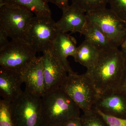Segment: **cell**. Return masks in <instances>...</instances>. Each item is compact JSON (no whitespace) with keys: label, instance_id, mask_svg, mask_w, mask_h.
<instances>
[{"label":"cell","instance_id":"1","mask_svg":"<svg viewBox=\"0 0 126 126\" xmlns=\"http://www.w3.org/2000/svg\"><path fill=\"white\" fill-rule=\"evenodd\" d=\"M126 69L121 50L114 47L99 51L96 63L85 74L101 94L119 88Z\"/></svg>","mask_w":126,"mask_h":126},{"label":"cell","instance_id":"2","mask_svg":"<svg viewBox=\"0 0 126 126\" xmlns=\"http://www.w3.org/2000/svg\"><path fill=\"white\" fill-rule=\"evenodd\" d=\"M41 99L42 126H61L80 117L79 107L60 88L45 93Z\"/></svg>","mask_w":126,"mask_h":126},{"label":"cell","instance_id":"3","mask_svg":"<svg viewBox=\"0 0 126 126\" xmlns=\"http://www.w3.org/2000/svg\"><path fill=\"white\" fill-rule=\"evenodd\" d=\"M60 88L78 106L84 113L93 109L99 94L86 74H68Z\"/></svg>","mask_w":126,"mask_h":126},{"label":"cell","instance_id":"4","mask_svg":"<svg viewBox=\"0 0 126 126\" xmlns=\"http://www.w3.org/2000/svg\"><path fill=\"white\" fill-rule=\"evenodd\" d=\"M41 97L26 90L11 103L14 126H41Z\"/></svg>","mask_w":126,"mask_h":126},{"label":"cell","instance_id":"5","mask_svg":"<svg viewBox=\"0 0 126 126\" xmlns=\"http://www.w3.org/2000/svg\"><path fill=\"white\" fill-rule=\"evenodd\" d=\"M33 17V13L26 9L3 5L0 6V30L12 39L25 41Z\"/></svg>","mask_w":126,"mask_h":126},{"label":"cell","instance_id":"6","mask_svg":"<svg viewBox=\"0 0 126 126\" xmlns=\"http://www.w3.org/2000/svg\"><path fill=\"white\" fill-rule=\"evenodd\" d=\"M36 53L25 41L12 39L0 50V68L20 74L36 58Z\"/></svg>","mask_w":126,"mask_h":126},{"label":"cell","instance_id":"7","mask_svg":"<svg viewBox=\"0 0 126 126\" xmlns=\"http://www.w3.org/2000/svg\"><path fill=\"white\" fill-rule=\"evenodd\" d=\"M59 32L51 16H35L32 20L25 41L36 53H44L50 49Z\"/></svg>","mask_w":126,"mask_h":126},{"label":"cell","instance_id":"8","mask_svg":"<svg viewBox=\"0 0 126 126\" xmlns=\"http://www.w3.org/2000/svg\"><path fill=\"white\" fill-rule=\"evenodd\" d=\"M91 22L99 27L114 47L121 46L126 38V22L111 9L104 8L86 13Z\"/></svg>","mask_w":126,"mask_h":126},{"label":"cell","instance_id":"9","mask_svg":"<svg viewBox=\"0 0 126 126\" xmlns=\"http://www.w3.org/2000/svg\"><path fill=\"white\" fill-rule=\"evenodd\" d=\"M43 53V71L47 93L60 88L67 77L68 72L50 49Z\"/></svg>","mask_w":126,"mask_h":126},{"label":"cell","instance_id":"10","mask_svg":"<svg viewBox=\"0 0 126 126\" xmlns=\"http://www.w3.org/2000/svg\"><path fill=\"white\" fill-rule=\"evenodd\" d=\"M94 108L105 114L126 118V93L118 88L99 94Z\"/></svg>","mask_w":126,"mask_h":126},{"label":"cell","instance_id":"11","mask_svg":"<svg viewBox=\"0 0 126 126\" xmlns=\"http://www.w3.org/2000/svg\"><path fill=\"white\" fill-rule=\"evenodd\" d=\"M20 75L23 82L25 84V90L41 97L45 94L42 56L36 57Z\"/></svg>","mask_w":126,"mask_h":126},{"label":"cell","instance_id":"12","mask_svg":"<svg viewBox=\"0 0 126 126\" xmlns=\"http://www.w3.org/2000/svg\"><path fill=\"white\" fill-rule=\"evenodd\" d=\"M63 12L62 17L56 22L60 32L70 31L82 34L88 21L86 13L73 4Z\"/></svg>","mask_w":126,"mask_h":126},{"label":"cell","instance_id":"13","mask_svg":"<svg viewBox=\"0 0 126 126\" xmlns=\"http://www.w3.org/2000/svg\"><path fill=\"white\" fill-rule=\"evenodd\" d=\"M77 41L65 33L59 32L50 49L62 63L68 74L74 73L67 60L69 56L74 57L77 50Z\"/></svg>","mask_w":126,"mask_h":126},{"label":"cell","instance_id":"14","mask_svg":"<svg viewBox=\"0 0 126 126\" xmlns=\"http://www.w3.org/2000/svg\"><path fill=\"white\" fill-rule=\"evenodd\" d=\"M23 83L19 74L0 68V94L2 99L10 103L14 102L23 93Z\"/></svg>","mask_w":126,"mask_h":126},{"label":"cell","instance_id":"15","mask_svg":"<svg viewBox=\"0 0 126 126\" xmlns=\"http://www.w3.org/2000/svg\"><path fill=\"white\" fill-rule=\"evenodd\" d=\"M82 34L85 37V40L91 43L99 51L115 47L99 27L88 19Z\"/></svg>","mask_w":126,"mask_h":126},{"label":"cell","instance_id":"16","mask_svg":"<svg viewBox=\"0 0 126 126\" xmlns=\"http://www.w3.org/2000/svg\"><path fill=\"white\" fill-rule=\"evenodd\" d=\"M46 0H0V6L7 5L25 9L36 16H51V10Z\"/></svg>","mask_w":126,"mask_h":126},{"label":"cell","instance_id":"17","mask_svg":"<svg viewBox=\"0 0 126 126\" xmlns=\"http://www.w3.org/2000/svg\"><path fill=\"white\" fill-rule=\"evenodd\" d=\"M99 53L98 49L85 40L77 47L73 58L76 62L89 69L96 63Z\"/></svg>","mask_w":126,"mask_h":126},{"label":"cell","instance_id":"18","mask_svg":"<svg viewBox=\"0 0 126 126\" xmlns=\"http://www.w3.org/2000/svg\"><path fill=\"white\" fill-rule=\"evenodd\" d=\"M74 4L86 13L106 8L108 0H71Z\"/></svg>","mask_w":126,"mask_h":126},{"label":"cell","instance_id":"19","mask_svg":"<svg viewBox=\"0 0 126 126\" xmlns=\"http://www.w3.org/2000/svg\"><path fill=\"white\" fill-rule=\"evenodd\" d=\"M80 119L82 126H108L94 108L90 112L84 113Z\"/></svg>","mask_w":126,"mask_h":126},{"label":"cell","instance_id":"20","mask_svg":"<svg viewBox=\"0 0 126 126\" xmlns=\"http://www.w3.org/2000/svg\"><path fill=\"white\" fill-rule=\"evenodd\" d=\"M0 126H14L12 116L11 103L0 100Z\"/></svg>","mask_w":126,"mask_h":126},{"label":"cell","instance_id":"21","mask_svg":"<svg viewBox=\"0 0 126 126\" xmlns=\"http://www.w3.org/2000/svg\"><path fill=\"white\" fill-rule=\"evenodd\" d=\"M110 9L126 22V0H108Z\"/></svg>","mask_w":126,"mask_h":126},{"label":"cell","instance_id":"22","mask_svg":"<svg viewBox=\"0 0 126 126\" xmlns=\"http://www.w3.org/2000/svg\"><path fill=\"white\" fill-rule=\"evenodd\" d=\"M94 109L101 115L108 126H126V118L105 114L96 109Z\"/></svg>","mask_w":126,"mask_h":126},{"label":"cell","instance_id":"23","mask_svg":"<svg viewBox=\"0 0 126 126\" xmlns=\"http://www.w3.org/2000/svg\"><path fill=\"white\" fill-rule=\"evenodd\" d=\"M47 2H51L56 5L62 11L67 9L69 6V0H46Z\"/></svg>","mask_w":126,"mask_h":126},{"label":"cell","instance_id":"24","mask_svg":"<svg viewBox=\"0 0 126 126\" xmlns=\"http://www.w3.org/2000/svg\"><path fill=\"white\" fill-rule=\"evenodd\" d=\"M9 36L2 30H0V50L6 47L10 41L8 39Z\"/></svg>","mask_w":126,"mask_h":126},{"label":"cell","instance_id":"25","mask_svg":"<svg viewBox=\"0 0 126 126\" xmlns=\"http://www.w3.org/2000/svg\"><path fill=\"white\" fill-rule=\"evenodd\" d=\"M61 126H82L80 117L70 119Z\"/></svg>","mask_w":126,"mask_h":126},{"label":"cell","instance_id":"26","mask_svg":"<svg viewBox=\"0 0 126 126\" xmlns=\"http://www.w3.org/2000/svg\"><path fill=\"white\" fill-rule=\"evenodd\" d=\"M121 49L120 50L124 58L125 65L126 67V38L121 46Z\"/></svg>","mask_w":126,"mask_h":126},{"label":"cell","instance_id":"27","mask_svg":"<svg viewBox=\"0 0 126 126\" xmlns=\"http://www.w3.org/2000/svg\"><path fill=\"white\" fill-rule=\"evenodd\" d=\"M119 88L126 93V67Z\"/></svg>","mask_w":126,"mask_h":126},{"label":"cell","instance_id":"28","mask_svg":"<svg viewBox=\"0 0 126 126\" xmlns=\"http://www.w3.org/2000/svg\"><path fill=\"white\" fill-rule=\"evenodd\" d=\"M48 126V125H43V126Z\"/></svg>","mask_w":126,"mask_h":126}]
</instances>
